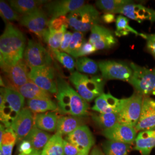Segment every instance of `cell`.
<instances>
[{"label":"cell","mask_w":155,"mask_h":155,"mask_svg":"<svg viewBox=\"0 0 155 155\" xmlns=\"http://www.w3.org/2000/svg\"><path fill=\"white\" fill-rule=\"evenodd\" d=\"M24 34L11 23L6 24L0 38V63L6 72L23 59L25 50Z\"/></svg>","instance_id":"obj_1"},{"label":"cell","mask_w":155,"mask_h":155,"mask_svg":"<svg viewBox=\"0 0 155 155\" xmlns=\"http://www.w3.org/2000/svg\"><path fill=\"white\" fill-rule=\"evenodd\" d=\"M58 108L62 114L82 117L87 113L89 105L86 101L61 77L56 80Z\"/></svg>","instance_id":"obj_2"},{"label":"cell","mask_w":155,"mask_h":155,"mask_svg":"<svg viewBox=\"0 0 155 155\" xmlns=\"http://www.w3.org/2000/svg\"><path fill=\"white\" fill-rule=\"evenodd\" d=\"M24 97L16 90L1 89L0 118L5 127H11L12 123L23 109Z\"/></svg>","instance_id":"obj_3"},{"label":"cell","mask_w":155,"mask_h":155,"mask_svg":"<svg viewBox=\"0 0 155 155\" xmlns=\"http://www.w3.org/2000/svg\"><path fill=\"white\" fill-rule=\"evenodd\" d=\"M69 80L78 94L87 102L92 101L104 93L105 82L100 77H90L75 71L70 75Z\"/></svg>","instance_id":"obj_4"},{"label":"cell","mask_w":155,"mask_h":155,"mask_svg":"<svg viewBox=\"0 0 155 155\" xmlns=\"http://www.w3.org/2000/svg\"><path fill=\"white\" fill-rule=\"evenodd\" d=\"M69 25L77 32L84 33L98 25L100 14L93 6L85 4L68 14Z\"/></svg>","instance_id":"obj_5"},{"label":"cell","mask_w":155,"mask_h":155,"mask_svg":"<svg viewBox=\"0 0 155 155\" xmlns=\"http://www.w3.org/2000/svg\"><path fill=\"white\" fill-rule=\"evenodd\" d=\"M143 100V96L140 94H134L127 98L121 100L118 123L136 127L141 114Z\"/></svg>","instance_id":"obj_6"},{"label":"cell","mask_w":155,"mask_h":155,"mask_svg":"<svg viewBox=\"0 0 155 155\" xmlns=\"http://www.w3.org/2000/svg\"><path fill=\"white\" fill-rule=\"evenodd\" d=\"M133 74L129 81L139 94L155 95V71L131 63Z\"/></svg>","instance_id":"obj_7"},{"label":"cell","mask_w":155,"mask_h":155,"mask_svg":"<svg viewBox=\"0 0 155 155\" xmlns=\"http://www.w3.org/2000/svg\"><path fill=\"white\" fill-rule=\"evenodd\" d=\"M23 59L31 69L50 66L52 63L50 53L40 43L31 40L28 41Z\"/></svg>","instance_id":"obj_8"},{"label":"cell","mask_w":155,"mask_h":155,"mask_svg":"<svg viewBox=\"0 0 155 155\" xmlns=\"http://www.w3.org/2000/svg\"><path fill=\"white\" fill-rule=\"evenodd\" d=\"M29 78L39 87L51 93H57L58 88L55 81V70L51 66L36 67L31 69Z\"/></svg>","instance_id":"obj_9"},{"label":"cell","mask_w":155,"mask_h":155,"mask_svg":"<svg viewBox=\"0 0 155 155\" xmlns=\"http://www.w3.org/2000/svg\"><path fill=\"white\" fill-rule=\"evenodd\" d=\"M98 66L102 77L106 79L129 82L132 77V69L124 63L113 61H102L99 63Z\"/></svg>","instance_id":"obj_10"},{"label":"cell","mask_w":155,"mask_h":155,"mask_svg":"<svg viewBox=\"0 0 155 155\" xmlns=\"http://www.w3.org/2000/svg\"><path fill=\"white\" fill-rule=\"evenodd\" d=\"M65 140L77 148L79 155H89L95 143L90 129L85 125L79 127L73 132L67 135Z\"/></svg>","instance_id":"obj_11"},{"label":"cell","mask_w":155,"mask_h":155,"mask_svg":"<svg viewBox=\"0 0 155 155\" xmlns=\"http://www.w3.org/2000/svg\"><path fill=\"white\" fill-rule=\"evenodd\" d=\"M48 22L46 13L40 8L30 13L23 15L20 20L23 26L40 38H43L45 32L48 28Z\"/></svg>","instance_id":"obj_12"},{"label":"cell","mask_w":155,"mask_h":155,"mask_svg":"<svg viewBox=\"0 0 155 155\" xmlns=\"http://www.w3.org/2000/svg\"><path fill=\"white\" fill-rule=\"evenodd\" d=\"M136 132L135 127L117 122L113 127L104 130L102 134L109 140L131 145L136 139Z\"/></svg>","instance_id":"obj_13"},{"label":"cell","mask_w":155,"mask_h":155,"mask_svg":"<svg viewBox=\"0 0 155 155\" xmlns=\"http://www.w3.org/2000/svg\"><path fill=\"white\" fill-rule=\"evenodd\" d=\"M34 125V118L29 108H23L12 124L11 127L16 133L17 143H20L31 130Z\"/></svg>","instance_id":"obj_14"},{"label":"cell","mask_w":155,"mask_h":155,"mask_svg":"<svg viewBox=\"0 0 155 155\" xmlns=\"http://www.w3.org/2000/svg\"><path fill=\"white\" fill-rule=\"evenodd\" d=\"M85 5L83 0H61L47 2L45 8L51 18L65 16Z\"/></svg>","instance_id":"obj_15"},{"label":"cell","mask_w":155,"mask_h":155,"mask_svg":"<svg viewBox=\"0 0 155 155\" xmlns=\"http://www.w3.org/2000/svg\"><path fill=\"white\" fill-rule=\"evenodd\" d=\"M89 41L97 50L109 49L117 43L116 39L112 32L98 25L91 29Z\"/></svg>","instance_id":"obj_16"},{"label":"cell","mask_w":155,"mask_h":155,"mask_svg":"<svg viewBox=\"0 0 155 155\" xmlns=\"http://www.w3.org/2000/svg\"><path fill=\"white\" fill-rule=\"evenodd\" d=\"M28 67L24 59H22L14 66L4 72L9 83L8 87L16 90L30 81Z\"/></svg>","instance_id":"obj_17"},{"label":"cell","mask_w":155,"mask_h":155,"mask_svg":"<svg viewBox=\"0 0 155 155\" xmlns=\"http://www.w3.org/2000/svg\"><path fill=\"white\" fill-rule=\"evenodd\" d=\"M118 13L140 23L146 20L155 22V10L133 2L124 6Z\"/></svg>","instance_id":"obj_18"},{"label":"cell","mask_w":155,"mask_h":155,"mask_svg":"<svg viewBox=\"0 0 155 155\" xmlns=\"http://www.w3.org/2000/svg\"><path fill=\"white\" fill-rule=\"evenodd\" d=\"M135 129L136 131L155 129V100L144 97L141 114Z\"/></svg>","instance_id":"obj_19"},{"label":"cell","mask_w":155,"mask_h":155,"mask_svg":"<svg viewBox=\"0 0 155 155\" xmlns=\"http://www.w3.org/2000/svg\"><path fill=\"white\" fill-rule=\"evenodd\" d=\"M121 100H118L110 93H103L95 100L93 110L101 113H118Z\"/></svg>","instance_id":"obj_20"},{"label":"cell","mask_w":155,"mask_h":155,"mask_svg":"<svg viewBox=\"0 0 155 155\" xmlns=\"http://www.w3.org/2000/svg\"><path fill=\"white\" fill-rule=\"evenodd\" d=\"M134 149L142 155H150L155 147V130L141 131L137 136L135 140Z\"/></svg>","instance_id":"obj_21"},{"label":"cell","mask_w":155,"mask_h":155,"mask_svg":"<svg viewBox=\"0 0 155 155\" xmlns=\"http://www.w3.org/2000/svg\"><path fill=\"white\" fill-rule=\"evenodd\" d=\"M58 117L53 112L38 113L34 117V125L40 129L47 132L56 130Z\"/></svg>","instance_id":"obj_22"},{"label":"cell","mask_w":155,"mask_h":155,"mask_svg":"<svg viewBox=\"0 0 155 155\" xmlns=\"http://www.w3.org/2000/svg\"><path fill=\"white\" fill-rule=\"evenodd\" d=\"M16 91L21 94L24 98L29 100L51 99V95L49 92L41 89L31 80L17 89Z\"/></svg>","instance_id":"obj_23"},{"label":"cell","mask_w":155,"mask_h":155,"mask_svg":"<svg viewBox=\"0 0 155 155\" xmlns=\"http://www.w3.org/2000/svg\"><path fill=\"white\" fill-rule=\"evenodd\" d=\"M83 124V120L81 117H62L58 119L56 132L61 135H68L84 125Z\"/></svg>","instance_id":"obj_24"},{"label":"cell","mask_w":155,"mask_h":155,"mask_svg":"<svg viewBox=\"0 0 155 155\" xmlns=\"http://www.w3.org/2000/svg\"><path fill=\"white\" fill-rule=\"evenodd\" d=\"M50 134L42 130L33 125L31 130L24 140L28 141L32 146L33 149L41 150L51 139Z\"/></svg>","instance_id":"obj_25"},{"label":"cell","mask_w":155,"mask_h":155,"mask_svg":"<svg viewBox=\"0 0 155 155\" xmlns=\"http://www.w3.org/2000/svg\"><path fill=\"white\" fill-rule=\"evenodd\" d=\"M12 8L19 14L23 15L30 13L40 8V6L47 2L36 0H12L10 1Z\"/></svg>","instance_id":"obj_26"},{"label":"cell","mask_w":155,"mask_h":155,"mask_svg":"<svg viewBox=\"0 0 155 155\" xmlns=\"http://www.w3.org/2000/svg\"><path fill=\"white\" fill-rule=\"evenodd\" d=\"M61 134L56 133L51 136L42 150L41 155H64L63 139Z\"/></svg>","instance_id":"obj_27"},{"label":"cell","mask_w":155,"mask_h":155,"mask_svg":"<svg viewBox=\"0 0 155 155\" xmlns=\"http://www.w3.org/2000/svg\"><path fill=\"white\" fill-rule=\"evenodd\" d=\"M105 155H127L131 150L130 144L111 140H107L102 144Z\"/></svg>","instance_id":"obj_28"},{"label":"cell","mask_w":155,"mask_h":155,"mask_svg":"<svg viewBox=\"0 0 155 155\" xmlns=\"http://www.w3.org/2000/svg\"><path fill=\"white\" fill-rule=\"evenodd\" d=\"M28 108L32 112L36 113H43L48 111L55 110L58 106L51 99H35L28 100Z\"/></svg>","instance_id":"obj_29"},{"label":"cell","mask_w":155,"mask_h":155,"mask_svg":"<svg viewBox=\"0 0 155 155\" xmlns=\"http://www.w3.org/2000/svg\"><path fill=\"white\" fill-rule=\"evenodd\" d=\"M67 27H63L60 31H55L48 28L43 36L45 41L52 50L60 49L61 41L67 32Z\"/></svg>","instance_id":"obj_30"},{"label":"cell","mask_w":155,"mask_h":155,"mask_svg":"<svg viewBox=\"0 0 155 155\" xmlns=\"http://www.w3.org/2000/svg\"><path fill=\"white\" fill-rule=\"evenodd\" d=\"M132 3L127 0H99L96 1V5L100 9L109 13H118L124 6Z\"/></svg>","instance_id":"obj_31"},{"label":"cell","mask_w":155,"mask_h":155,"mask_svg":"<svg viewBox=\"0 0 155 155\" xmlns=\"http://www.w3.org/2000/svg\"><path fill=\"white\" fill-rule=\"evenodd\" d=\"M94 122L104 130L114 126L118 122L117 113H95L92 115Z\"/></svg>","instance_id":"obj_32"},{"label":"cell","mask_w":155,"mask_h":155,"mask_svg":"<svg viewBox=\"0 0 155 155\" xmlns=\"http://www.w3.org/2000/svg\"><path fill=\"white\" fill-rule=\"evenodd\" d=\"M76 68L78 71L89 74H95L98 71V65L93 60L82 57L79 58L76 61Z\"/></svg>","instance_id":"obj_33"},{"label":"cell","mask_w":155,"mask_h":155,"mask_svg":"<svg viewBox=\"0 0 155 155\" xmlns=\"http://www.w3.org/2000/svg\"><path fill=\"white\" fill-rule=\"evenodd\" d=\"M116 31L115 34L118 37L127 36L129 33H133L136 35L140 36V33L129 25V20L126 17L122 15L118 16L116 20Z\"/></svg>","instance_id":"obj_34"},{"label":"cell","mask_w":155,"mask_h":155,"mask_svg":"<svg viewBox=\"0 0 155 155\" xmlns=\"http://www.w3.org/2000/svg\"><path fill=\"white\" fill-rule=\"evenodd\" d=\"M85 40L83 38V33L75 32L72 33L70 45L67 51L68 54L75 58H78V55L83 45Z\"/></svg>","instance_id":"obj_35"},{"label":"cell","mask_w":155,"mask_h":155,"mask_svg":"<svg viewBox=\"0 0 155 155\" xmlns=\"http://www.w3.org/2000/svg\"><path fill=\"white\" fill-rule=\"evenodd\" d=\"M0 15L4 22L7 24L11 21H18L20 19V15L3 1L0 2Z\"/></svg>","instance_id":"obj_36"},{"label":"cell","mask_w":155,"mask_h":155,"mask_svg":"<svg viewBox=\"0 0 155 155\" xmlns=\"http://www.w3.org/2000/svg\"><path fill=\"white\" fill-rule=\"evenodd\" d=\"M54 55L61 64L68 69L70 72H73L75 68V61L67 54L59 50H52Z\"/></svg>","instance_id":"obj_37"},{"label":"cell","mask_w":155,"mask_h":155,"mask_svg":"<svg viewBox=\"0 0 155 155\" xmlns=\"http://www.w3.org/2000/svg\"><path fill=\"white\" fill-rule=\"evenodd\" d=\"M69 20L68 17H58L51 18L48 22V28L55 31H60L64 27H68Z\"/></svg>","instance_id":"obj_38"},{"label":"cell","mask_w":155,"mask_h":155,"mask_svg":"<svg viewBox=\"0 0 155 155\" xmlns=\"http://www.w3.org/2000/svg\"><path fill=\"white\" fill-rule=\"evenodd\" d=\"M17 143L16 133L11 127L6 128L2 137L0 139V147L2 145H15Z\"/></svg>","instance_id":"obj_39"},{"label":"cell","mask_w":155,"mask_h":155,"mask_svg":"<svg viewBox=\"0 0 155 155\" xmlns=\"http://www.w3.org/2000/svg\"><path fill=\"white\" fill-rule=\"evenodd\" d=\"M140 36L146 39L147 49L155 58V33L151 35L140 33Z\"/></svg>","instance_id":"obj_40"},{"label":"cell","mask_w":155,"mask_h":155,"mask_svg":"<svg viewBox=\"0 0 155 155\" xmlns=\"http://www.w3.org/2000/svg\"><path fill=\"white\" fill-rule=\"evenodd\" d=\"M97 50L95 47L90 41H85L78 53V58L83 57L84 56L93 54Z\"/></svg>","instance_id":"obj_41"},{"label":"cell","mask_w":155,"mask_h":155,"mask_svg":"<svg viewBox=\"0 0 155 155\" xmlns=\"http://www.w3.org/2000/svg\"><path fill=\"white\" fill-rule=\"evenodd\" d=\"M33 149L31 144L26 140H23L18 145V155H28L32 153Z\"/></svg>","instance_id":"obj_42"},{"label":"cell","mask_w":155,"mask_h":155,"mask_svg":"<svg viewBox=\"0 0 155 155\" xmlns=\"http://www.w3.org/2000/svg\"><path fill=\"white\" fill-rule=\"evenodd\" d=\"M64 155H79L77 148L66 140H63Z\"/></svg>","instance_id":"obj_43"},{"label":"cell","mask_w":155,"mask_h":155,"mask_svg":"<svg viewBox=\"0 0 155 155\" xmlns=\"http://www.w3.org/2000/svg\"><path fill=\"white\" fill-rule=\"evenodd\" d=\"M72 33L69 31H67L64 35V37L61 41L60 50L62 52H67L68 49L70 45V42L72 38Z\"/></svg>","instance_id":"obj_44"},{"label":"cell","mask_w":155,"mask_h":155,"mask_svg":"<svg viewBox=\"0 0 155 155\" xmlns=\"http://www.w3.org/2000/svg\"><path fill=\"white\" fill-rule=\"evenodd\" d=\"M15 145H2L1 146V149L3 152L4 155H12V151Z\"/></svg>","instance_id":"obj_45"},{"label":"cell","mask_w":155,"mask_h":155,"mask_svg":"<svg viewBox=\"0 0 155 155\" xmlns=\"http://www.w3.org/2000/svg\"><path fill=\"white\" fill-rule=\"evenodd\" d=\"M103 21L106 23H111L114 21L115 16L112 13H107L102 16Z\"/></svg>","instance_id":"obj_46"},{"label":"cell","mask_w":155,"mask_h":155,"mask_svg":"<svg viewBox=\"0 0 155 155\" xmlns=\"http://www.w3.org/2000/svg\"><path fill=\"white\" fill-rule=\"evenodd\" d=\"M90 155H105L98 147H95L91 150Z\"/></svg>","instance_id":"obj_47"},{"label":"cell","mask_w":155,"mask_h":155,"mask_svg":"<svg viewBox=\"0 0 155 155\" xmlns=\"http://www.w3.org/2000/svg\"><path fill=\"white\" fill-rule=\"evenodd\" d=\"M41 152L42 151H41V150H34L32 153L28 155H41Z\"/></svg>","instance_id":"obj_48"},{"label":"cell","mask_w":155,"mask_h":155,"mask_svg":"<svg viewBox=\"0 0 155 155\" xmlns=\"http://www.w3.org/2000/svg\"><path fill=\"white\" fill-rule=\"evenodd\" d=\"M0 155H4V153H3V152L2 151V150H0Z\"/></svg>","instance_id":"obj_49"}]
</instances>
